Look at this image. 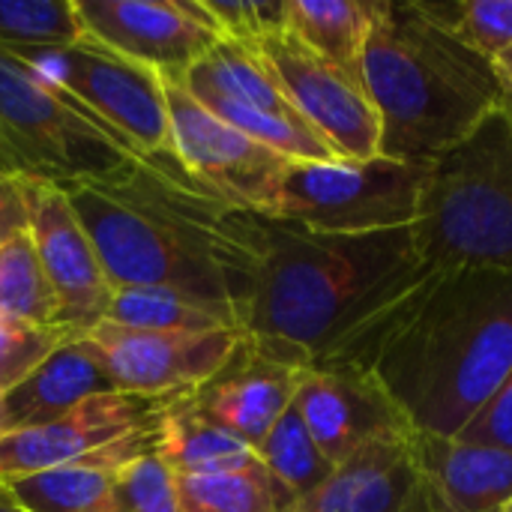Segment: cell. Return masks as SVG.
Instances as JSON below:
<instances>
[{
  "label": "cell",
  "mask_w": 512,
  "mask_h": 512,
  "mask_svg": "<svg viewBox=\"0 0 512 512\" xmlns=\"http://www.w3.org/2000/svg\"><path fill=\"white\" fill-rule=\"evenodd\" d=\"M255 234L243 333L306 372L354 369L384 318L435 270L414 228L345 237L255 213Z\"/></svg>",
  "instance_id": "6da1fadb"
},
{
  "label": "cell",
  "mask_w": 512,
  "mask_h": 512,
  "mask_svg": "<svg viewBox=\"0 0 512 512\" xmlns=\"http://www.w3.org/2000/svg\"><path fill=\"white\" fill-rule=\"evenodd\" d=\"M63 189L114 291H180L231 309L243 324L258 264L255 213L210 195L171 150Z\"/></svg>",
  "instance_id": "7a4b0ae2"
},
{
  "label": "cell",
  "mask_w": 512,
  "mask_h": 512,
  "mask_svg": "<svg viewBox=\"0 0 512 512\" xmlns=\"http://www.w3.org/2000/svg\"><path fill=\"white\" fill-rule=\"evenodd\" d=\"M369 375L411 432L459 435L512 369V273L432 270L375 330Z\"/></svg>",
  "instance_id": "3957f363"
},
{
  "label": "cell",
  "mask_w": 512,
  "mask_h": 512,
  "mask_svg": "<svg viewBox=\"0 0 512 512\" xmlns=\"http://www.w3.org/2000/svg\"><path fill=\"white\" fill-rule=\"evenodd\" d=\"M363 87L381 120V156L423 168L504 105L492 60L435 24L417 0H375Z\"/></svg>",
  "instance_id": "277c9868"
},
{
  "label": "cell",
  "mask_w": 512,
  "mask_h": 512,
  "mask_svg": "<svg viewBox=\"0 0 512 512\" xmlns=\"http://www.w3.org/2000/svg\"><path fill=\"white\" fill-rule=\"evenodd\" d=\"M414 234L435 270L512 273V102L429 165Z\"/></svg>",
  "instance_id": "5b68a950"
},
{
  "label": "cell",
  "mask_w": 512,
  "mask_h": 512,
  "mask_svg": "<svg viewBox=\"0 0 512 512\" xmlns=\"http://www.w3.org/2000/svg\"><path fill=\"white\" fill-rule=\"evenodd\" d=\"M138 156L120 135L63 93L45 72L0 51V171L69 186L111 177Z\"/></svg>",
  "instance_id": "8992f818"
},
{
  "label": "cell",
  "mask_w": 512,
  "mask_h": 512,
  "mask_svg": "<svg viewBox=\"0 0 512 512\" xmlns=\"http://www.w3.org/2000/svg\"><path fill=\"white\" fill-rule=\"evenodd\" d=\"M429 168L399 159L291 162L270 216L318 234H381L414 228Z\"/></svg>",
  "instance_id": "52a82bcc"
},
{
  "label": "cell",
  "mask_w": 512,
  "mask_h": 512,
  "mask_svg": "<svg viewBox=\"0 0 512 512\" xmlns=\"http://www.w3.org/2000/svg\"><path fill=\"white\" fill-rule=\"evenodd\" d=\"M63 93L120 135L138 156L171 150L165 78L93 39L33 60Z\"/></svg>",
  "instance_id": "ba28073f"
},
{
  "label": "cell",
  "mask_w": 512,
  "mask_h": 512,
  "mask_svg": "<svg viewBox=\"0 0 512 512\" xmlns=\"http://www.w3.org/2000/svg\"><path fill=\"white\" fill-rule=\"evenodd\" d=\"M171 153L186 174L234 210L273 213L291 159L210 114L177 81H165Z\"/></svg>",
  "instance_id": "9c48e42d"
},
{
  "label": "cell",
  "mask_w": 512,
  "mask_h": 512,
  "mask_svg": "<svg viewBox=\"0 0 512 512\" xmlns=\"http://www.w3.org/2000/svg\"><path fill=\"white\" fill-rule=\"evenodd\" d=\"M252 48L273 72L291 108L327 141L336 159L381 156V120L363 81L309 51L288 30Z\"/></svg>",
  "instance_id": "30bf717a"
},
{
  "label": "cell",
  "mask_w": 512,
  "mask_h": 512,
  "mask_svg": "<svg viewBox=\"0 0 512 512\" xmlns=\"http://www.w3.org/2000/svg\"><path fill=\"white\" fill-rule=\"evenodd\" d=\"M84 339L99 354L117 393L174 399L213 381L240 351L243 330L159 333L102 321Z\"/></svg>",
  "instance_id": "8fae6325"
},
{
  "label": "cell",
  "mask_w": 512,
  "mask_h": 512,
  "mask_svg": "<svg viewBox=\"0 0 512 512\" xmlns=\"http://www.w3.org/2000/svg\"><path fill=\"white\" fill-rule=\"evenodd\" d=\"M75 12L87 39L165 81H183L222 42L204 0H75Z\"/></svg>",
  "instance_id": "7c38bea8"
},
{
  "label": "cell",
  "mask_w": 512,
  "mask_h": 512,
  "mask_svg": "<svg viewBox=\"0 0 512 512\" xmlns=\"http://www.w3.org/2000/svg\"><path fill=\"white\" fill-rule=\"evenodd\" d=\"M24 189L30 207V240L57 303V327L72 339H84L105 321L114 288L66 189L30 180H24Z\"/></svg>",
  "instance_id": "4fadbf2b"
},
{
  "label": "cell",
  "mask_w": 512,
  "mask_h": 512,
  "mask_svg": "<svg viewBox=\"0 0 512 512\" xmlns=\"http://www.w3.org/2000/svg\"><path fill=\"white\" fill-rule=\"evenodd\" d=\"M174 399H144L114 390L75 405L45 426L6 432L0 438V483L87 462L138 432L159 429Z\"/></svg>",
  "instance_id": "5bb4252c"
},
{
  "label": "cell",
  "mask_w": 512,
  "mask_h": 512,
  "mask_svg": "<svg viewBox=\"0 0 512 512\" xmlns=\"http://www.w3.org/2000/svg\"><path fill=\"white\" fill-rule=\"evenodd\" d=\"M294 408L333 468L378 438L411 432L381 387L357 369L306 372Z\"/></svg>",
  "instance_id": "9a60e30c"
},
{
  "label": "cell",
  "mask_w": 512,
  "mask_h": 512,
  "mask_svg": "<svg viewBox=\"0 0 512 512\" xmlns=\"http://www.w3.org/2000/svg\"><path fill=\"white\" fill-rule=\"evenodd\" d=\"M303 375L306 369L264 354L243 333V345L234 360L213 381L195 390V399L225 429L258 450L267 432L294 405Z\"/></svg>",
  "instance_id": "2e32d148"
},
{
  "label": "cell",
  "mask_w": 512,
  "mask_h": 512,
  "mask_svg": "<svg viewBox=\"0 0 512 512\" xmlns=\"http://www.w3.org/2000/svg\"><path fill=\"white\" fill-rule=\"evenodd\" d=\"M411 432L372 441L333 471L294 512H432L411 456Z\"/></svg>",
  "instance_id": "e0dca14e"
},
{
  "label": "cell",
  "mask_w": 512,
  "mask_h": 512,
  "mask_svg": "<svg viewBox=\"0 0 512 512\" xmlns=\"http://www.w3.org/2000/svg\"><path fill=\"white\" fill-rule=\"evenodd\" d=\"M408 444L432 512H504L512 501L507 450L429 432H411Z\"/></svg>",
  "instance_id": "ac0fdd59"
},
{
  "label": "cell",
  "mask_w": 512,
  "mask_h": 512,
  "mask_svg": "<svg viewBox=\"0 0 512 512\" xmlns=\"http://www.w3.org/2000/svg\"><path fill=\"white\" fill-rule=\"evenodd\" d=\"M102 393H114V381L108 378L93 345L87 339L66 342L24 384L0 399L6 432L45 426Z\"/></svg>",
  "instance_id": "d6986e66"
},
{
  "label": "cell",
  "mask_w": 512,
  "mask_h": 512,
  "mask_svg": "<svg viewBox=\"0 0 512 512\" xmlns=\"http://www.w3.org/2000/svg\"><path fill=\"white\" fill-rule=\"evenodd\" d=\"M156 453L174 477L243 471L261 462L246 441H240L231 429H225L213 414L204 411L195 393L180 396L168 405L159 423Z\"/></svg>",
  "instance_id": "ffe728a7"
},
{
  "label": "cell",
  "mask_w": 512,
  "mask_h": 512,
  "mask_svg": "<svg viewBox=\"0 0 512 512\" xmlns=\"http://www.w3.org/2000/svg\"><path fill=\"white\" fill-rule=\"evenodd\" d=\"M177 84L195 99L216 96V99H228V102L258 108V111H267V114L303 120L291 108V102L285 99V93L276 84L273 72L267 69V63L261 60V54L252 45L222 39Z\"/></svg>",
  "instance_id": "44dd1931"
},
{
  "label": "cell",
  "mask_w": 512,
  "mask_h": 512,
  "mask_svg": "<svg viewBox=\"0 0 512 512\" xmlns=\"http://www.w3.org/2000/svg\"><path fill=\"white\" fill-rule=\"evenodd\" d=\"M372 18L375 0H285V30L357 81Z\"/></svg>",
  "instance_id": "7402d4cb"
},
{
  "label": "cell",
  "mask_w": 512,
  "mask_h": 512,
  "mask_svg": "<svg viewBox=\"0 0 512 512\" xmlns=\"http://www.w3.org/2000/svg\"><path fill=\"white\" fill-rule=\"evenodd\" d=\"M105 321L129 330H159V333L243 330L240 318L231 309L168 288H117L111 294Z\"/></svg>",
  "instance_id": "603a6c76"
},
{
  "label": "cell",
  "mask_w": 512,
  "mask_h": 512,
  "mask_svg": "<svg viewBox=\"0 0 512 512\" xmlns=\"http://www.w3.org/2000/svg\"><path fill=\"white\" fill-rule=\"evenodd\" d=\"M180 512H294L297 498L258 462L243 471L177 477Z\"/></svg>",
  "instance_id": "cb8c5ba5"
},
{
  "label": "cell",
  "mask_w": 512,
  "mask_h": 512,
  "mask_svg": "<svg viewBox=\"0 0 512 512\" xmlns=\"http://www.w3.org/2000/svg\"><path fill=\"white\" fill-rule=\"evenodd\" d=\"M117 471L102 465H60L21 480L6 489L27 512H114Z\"/></svg>",
  "instance_id": "d4e9b609"
},
{
  "label": "cell",
  "mask_w": 512,
  "mask_h": 512,
  "mask_svg": "<svg viewBox=\"0 0 512 512\" xmlns=\"http://www.w3.org/2000/svg\"><path fill=\"white\" fill-rule=\"evenodd\" d=\"M84 39L75 0H0V51L27 63Z\"/></svg>",
  "instance_id": "484cf974"
},
{
  "label": "cell",
  "mask_w": 512,
  "mask_h": 512,
  "mask_svg": "<svg viewBox=\"0 0 512 512\" xmlns=\"http://www.w3.org/2000/svg\"><path fill=\"white\" fill-rule=\"evenodd\" d=\"M255 453H258L261 465L297 501H303L318 486H324L336 471L330 465V459L321 453V447L315 444V438L309 435V429L294 405L279 417V423L267 432V438L261 441V447Z\"/></svg>",
  "instance_id": "4316f807"
},
{
  "label": "cell",
  "mask_w": 512,
  "mask_h": 512,
  "mask_svg": "<svg viewBox=\"0 0 512 512\" xmlns=\"http://www.w3.org/2000/svg\"><path fill=\"white\" fill-rule=\"evenodd\" d=\"M0 321L57 327V303L30 234L0 246Z\"/></svg>",
  "instance_id": "83f0119b"
},
{
  "label": "cell",
  "mask_w": 512,
  "mask_h": 512,
  "mask_svg": "<svg viewBox=\"0 0 512 512\" xmlns=\"http://www.w3.org/2000/svg\"><path fill=\"white\" fill-rule=\"evenodd\" d=\"M423 12L486 60L512 48V0H417Z\"/></svg>",
  "instance_id": "f1b7e54d"
},
{
  "label": "cell",
  "mask_w": 512,
  "mask_h": 512,
  "mask_svg": "<svg viewBox=\"0 0 512 512\" xmlns=\"http://www.w3.org/2000/svg\"><path fill=\"white\" fill-rule=\"evenodd\" d=\"M66 342L75 339L60 327L0 321V399L24 384Z\"/></svg>",
  "instance_id": "f546056e"
},
{
  "label": "cell",
  "mask_w": 512,
  "mask_h": 512,
  "mask_svg": "<svg viewBox=\"0 0 512 512\" xmlns=\"http://www.w3.org/2000/svg\"><path fill=\"white\" fill-rule=\"evenodd\" d=\"M114 512H180L177 477L159 453L120 471L114 483Z\"/></svg>",
  "instance_id": "4dcf8cb0"
},
{
  "label": "cell",
  "mask_w": 512,
  "mask_h": 512,
  "mask_svg": "<svg viewBox=\"0 0 512 512\" xmlns=\"http://www.w3.org/2000/svg\"><path fill=\"white\" fill-rule=\"evenodd\" d=\"M204 6L228 42L258 45L285 30V0H204Z\"/></svg>",
  "instance_id": "1f68e13d"
},
{
  "label": "cell",
  "mask_w": 512,
  "mask_h": 512,
  "mask_svg": "<svg viewBox=\"0 0 512 512\" xmlns=\"http://www.w3.org/2000/svg\"><path fill=\"white\" fill-rule=\"evenodd\" d=\"M456 438L512 453V369L492 393V399L468 420V426Z\"/></svg>",
  "instance_id": "d6a6232c"
},
{
  "label": "cell",
  "mask_w": 512,
  "mask_h": 512,
  "mask_svg": "<svg viewBox=\"0 0 512 512\" xmlns=\"http://www.w3.org/2000/svg\"><path fill=\"white\" fill-rule=\"evenodd\" d=\"M30 234V207L24 180H15L0 171V246Z\"/></svg>",
  "instance_id": "836d02e7"
},
{
  "label": "cell",
  "mask_w": 512,
  "mask_h": 512,
  "mask_svg": "<svg viewBox=\"0 0 512 512\" xmlns=\"http://www.w3.org/2000/svg\"><path fill=\"white\" fill-rule=\"evenodd\" d=\"M492 66H495L498 81H501V87H504V99L512 102V48H507L501 57H495V60H492Z\"/></svg>",
  "instance_id": "e575fe53"
},
{
  "label": "cell",
  "mask_w": 512,
  "mask_h": 512,
  "mask_svg": "<svg viewBox=\"0 0 512 512\" xmlns=\"http://www.w3.org/2000/svg\"><path fill=\"white\" fill-rule=\"evenodd\" d=\"M0 512H27L12 498V492L6 489V483H0Z\"/></svg>",
  "instance_id": "d590c367"
},
{
  "label": "cell",
  "mask_w": 512,
  "mask_h": 512,
  "mask_svg": "<svg viewBox=\"0 0 512 512\" xmlns=\"http://www.w3.org/2000/svg\"><path fill=\"white\" fill-rule=\"evenodd\" d=\"M6 435V417H3V402H0V438Z\"/></svg>",
  "instance_id": "8d00e7d4"
},
{
  "label": "cell",
  "mask_w": 512,
  "mask_h": 512,
  "mask_svg": "<svg viewBox=\"0 0 512 512\" xmlns=\"http://www.w3.org/2000/svg\"><path fill=\"white\" fill-rule=\"evenodd\" d=\"M504 512H512V501H510V504H507V507H504Z\"/></svg>",
  "instance_id": "74e56055"
}]
</instances>
